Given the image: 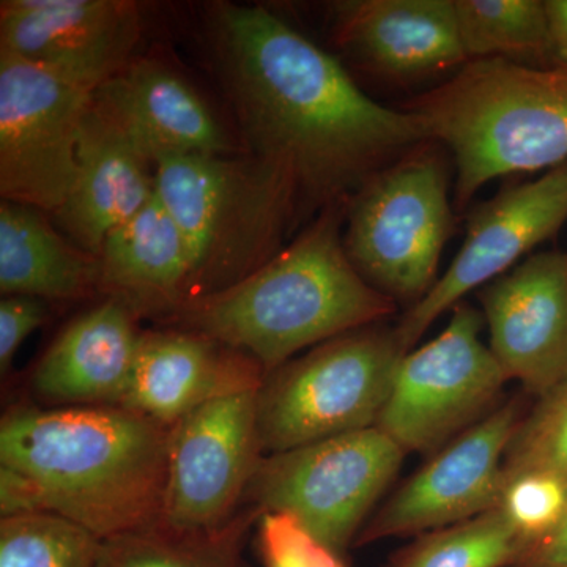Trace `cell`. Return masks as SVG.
Wrapping results in <instances>:
<instances>
[{"mask_svg": "<svg viewBox=\"0 0 567 567\" xmlns=\"http://www.w3.org/2000/svg\"><path fill=\"white\" fill-rule=\"evenodd\" d=\"M404 456L374 425L262 456L245 496L260 513L292 514L344 557Z\"/></svg>", "mask_w": 567, "mask_h": 567, "instance_id": "ba28073f", "label": "cell"}, {"mask_svg": "<svg viewBox=\"0 0 567 567\" xmlns=\"http://www.w3.org/2000/svg\"><path fill=\"white\" fill-rule=\"evenodd\" d=\"M134 316L110 298L78 317L37 365V393L63 406L121 405L142 339Z\"/></svg>", "mask_w": 567, "mask_h": 567, "instance_id": "ffe728a7", "label": "cell"}, {"mask_svg": "<svg viewBox=\"0 0 567 567\" xmlns=\"http://www.w3.org/2000/svg\"><path fill=\"white\" fill-rule=\"evenodd\" d=\"M333 13L339 41L383 74L423 76L468 62L454 0H344Z\"/></svg>", "mask_w": 567, "mask_h": 567, "instance_id": "ac0fdd59", "label": "cell"}, {"mask_svg": "<svg viewBox=\"0 0 567 567\" xmlns=\"http://www.w3.org/2000/svg\"><path fill=\"white\" fill-rule=\"evenodd\" d=\"M466 59L527 63L551 59L546 7L539 0H454Z\"/></svg>", "mask_w": 567, "mask_h": 567, "instance_id": "603a6c76", "label": "cell"}, {"mask_svg": "<svg viewBox=\"0 0 567 567\" xmlns=\"http://www.w3.org/2000/svg\"><path fill=\"white\" fill-rule=\"evenodd\" d=\"M213 32L252 155L286 171L301 203L347 207L372 175L427 142L412 114L369 99L333 55L262 7H219Z\"/></svg>", "mask_w": 567, "mask_h": 567, "instance_id": "6da1fadb", "label": "cell"}, {"mask_svg": "<svg viewBox=\"0 0 567 567\" xmlns=\"http://www.w3.org/2000/svg\"><path fill=\"white\" fill-rule=\"evenodd\" d=\"M141 35L125 0H3L0 52L96 89L133 62Z\"/></svg>", "mask_w": 567, "mask_h": 567, "instance_id": "5bb4252c", "label": "cell"}, {"mask_svg": "<svg viewBox=\"0 0 567 567\" xmlns=\"http://www.w3.org/2000/svg\"><path fill=\"white\" fill-rule=\"evenodd\" d=\"M48 513L39 486L20 470L0 465V516L2 518Z\"/></svg>", "mask_w": 567, "mask_h": 567, "instance_id": "4dcf8cb0", "label": "cell"}, {"mask_svg": "<svg viewBox=\"0 0 567 567\" xmlns=\"http://www.w3.org/2000/svg\"><path fill=\"white\" fill-rule=\"evenodd\" d=\"M514 567H567V517L554 535L524 551Z\"/></svg>", "mask_w": 567, "mask_h": 567, "instance_id": "1f68e13d", "label": "cell"}, {"mask_svg": "<svg viewBox=\"0 0 567 567\" xmlns=\"http://www.w3.org/2000/svg\"><path fill=\"white\" fill-rule=\"evenodd\" d=\"M93 89L0 52V196L55 213L78 181Z\"/></svg>", "mask_w": 567, "mask_h": 567, "instance_id": "30bf717a", "label": "cell"}, {"mask_svg": "<svg viewBox=\"0 0 567 567\" xmlns=\"http://www.w3.org/2000/svg\"><path fill=\"white\" fill-rule=\"evenodd\" d=\"M47 316L44 300L22 295H9L0 300V371L9 372L14 354L43 323Z\"/></svg>", "mask_w": 567, "mask_h": 567, "instance_id": "f546056e", "label": "cell"}, {"mask_svg": "<svg viewBox=\"0 0 567 567\" xmlns=\"http://www.w3.org/2000/svg\"><path fill=\"white\" fill-rule=\"evenodd\" d=\"M248 522L235 520L212 535L163 527L142 529L104 540L100 567H238Z\"/></svg>", "mask_w": 567, "mask_h": 567, "instance_id": "cb8c5ba5", "label": "cell"}, {"mask_svg": "<svg viewBox=\"0 0 567 567\" xmlns=\"http://www.w3.org/2000/svg\"><path fill=\"white\" fill-rule=\"evenodd\" d=\"M550 35L551 59L559 65H567V0L544 2Z\"/></svg>", "mask_w": 567, "mask_h": 567, "instance_id": "d6a6232c", "label": "cell"}, {"mask_svg": "<svg viewBox=\"0 0 567 567\" xmlns=\"http://www.w3.org/2000/svg\"><path fill=\"white\" fill-rule=\"evenodd\" d=\"M155 166L156 194L192 252L189 300L240 282L281 251L301 203L281 167L256 155L183 153H162Z\"/></svg>", "mask_w": 567, "mask_h": 567, "instance_id": "5b68a950", "label": "cell"}, {"mask_svg": "<svg viewBox=\"0 0 567 567\" xmlns=\"http://www.w3.org/2000/svg\"><path fill=\"white\" fill-rule=\"evenodd\" d=\"M259 551L264 567H347L342 555L287 513H262Z\"/></svg>", "mask_w": 567, "mask_h": 567, "instance_id": "f1b7e54d", "label": "cell"}, {"mask_svg": "<svg viewBox=\"0 0 567 567\" xmlns=\"http://www.w3.org/2000/svg\"><path fill=\"white\" fill-rule=\"evenodd\" d=\"M104 539L54 513L2 518L0 567H100Z\"/></svg>", "mask_w": 567, "mask_h": 567, "instance_id": "484cf974", "label": "cell"}, {"mask_svg": "<svg viewBox=\"0 0 567 567\" xmlns=\"http://www.w3.org/2000/svg\"><path fill=\"white\" fill-rule=\"evenodd\" d=\"M265 377L248 354L204 336L142 334L121 406L171 429L213 399L259 390Z\"/></svg>", "mask_w": 567, "mask_h": 567, "instance_id": "e0dca14e", "label": "cell"}, {"mask_svg": "<svg viewBox=\"0 0 567 567\" xmlns=\"http://www.w3.org/2000/svg\"><path fill=\"white\" fill-rule=\"evenodd\" d=\"M435 145L424 142L372 175L347 205V256L395 303L415 306L434 287L453 233L446 164Z\"/></svg>", "mask_w": 567, "mask_h": 567, "instance_id": "52a82bcc", "label": "cell"}, {"mask_svg": "<svg viewBox=\"0 0 567 567\" xmlns=\"http://www.w3.org/2000/svg\"><path fill=\"white\" fill-rule=\"evenodd\" d=\"M404 354L394 328L371 324L270 372L257 391L264 456L374 427Z\"/></svg>", "mask_w": 567, "mask_h": 567, "instance_id": "8992f818", "label": "cell"}, {"mask_svg": "<svg viewBox=\"0 0 567 567\" xmlns=\"http://www.w3.org/2000/svg\"><path fill=\"white\" fill-rule=\"evenodd\" d=\"M488 349L507 380L540 398L567 380V254L528 257L480 290Z\"/></svg>", "mask_w": 567, "mask_h": 567, "instance_id": "9a60e30c", "label": "cell"}, {"mask_svg": "<svg viewBox=\"0 0 567 567\" xmlns=\"http://www.w3.org/2000/svg\"><path fill=\"white\" fill-rule=\"evenodd\" d=\"M169 432L121 405L18 409L0 425V465L31 477L48 513L106 540L162 525Z\"/></svg>", "mask_w": 567, "mask_h": 567, "instance_id": "7a4b0ae2", "label": "cell"}, {"mask_svg": "<svg viewBox=\"0 0 567 567\" xmlns=\"http://www.w3.org/2000/svg\"><path fill=\"white\" fill-rule=\"evenodd\" d=\"M532 470L567 480V380L537 398L507 445L505 477Z\"/></svg>", "mask_w": 567, "mask_h": 567, "instance_id": "4316f807", "label": "cell"}, {"mask_svg": "<svg viewBox=\"0 0 567 567\" xmlns=\"http://www.w3.org/2000/svg\"><path fill=\"white\" fill-rule=\"evenodd\" d=\"M346 205L324 208L303 234L240 282L186 301L188 333L248 354L265 374L295 353L393 316L398 303L350 262L341 235Z\"/></svg>", "mask_w": 567, "mask_h": 567, "instance_id": "3957f363", "label": "cell"}, {"mask_svg": "<svg viewBox=\"0 0 567 567\" xmlns=\"http://www.w3.org/2000/svg\"><path fill=\"white\" fill-rule=\"evenodd\" d=\"M567 219V162L536 181L506 186L470 212L464 244L445 274L394 328L409 353L439 317L483 289L561 229Z\"/></svg>", "mask_w": 567, "mask_h": 567, "instance_id": "7c38bea8", "label": "cell"}, {"mask_svg": "<svg viewBox=\"0 0 567 567\" xmlns=\"http://www.w3.org/2000/svg\"><path fill=\"white\" fill-rule=\"evenodd\" d=\"M520 420L514 399L466 429L390 496L357 544L435 532L498 507L503 462Z\"/></svg>", "mask_w": 567, "mask_h": 567, "instance_id": "4fadbf2b", "label": "cell"}, {"mask_svg": "<svg viewBox=\"0 0 567 567\" xmlns=\"http://www.w3.org/2000/svg\"><path fill=\"white\" fill-rule=\"evenodd\" d=\"M155 194V159L93 93L78 140L76 185L52 213L55 221L78 248L96 257L107 235Z\"/></svg>", "mask_w": 567, "mask_h": 567, "instance_id": "2e32d148", "label": "cell"}, {"mask_svg": "<svg viewBox=\"0 0 567 567\" xmlns=\"http://www.w3.org/2000/svg\"><path fill=\"white\" fill-rule=\"evenodd\" d=\"M96 289V257L63 238L43 212L0 204V292L73 300Z\"/></svg>", "mask_w": 567, "mask_h": 567, "instance_id": "7402d4cb", "label": "cell"}, {"mask_svg": "<svg viewBox=\"0 0 567 567\" xmlns=\"http://www.w3.org/2000/svg\"><path fill=\"white\" fill-rule=\"evenodd\" d=\"M520 540L498 507L451 527L429 532L393 567H506L520 558Z\"/></svg>", "mask_w": 567, "mask_h": 567, "instance_id": "d4e9b609", "label": "cell"}, {"mask_svg": "<svg viewBox=\"0 0 567 567\" xmlns=\"http://www.w3.org/2000/svg\"><path fill=\"white\" fill-rule=\"evenodd\" d=\"M192 252L158 194L107 235L96 256V289L134 315H163L189 300Z\"/></svg>", "mask_w": 567, "mask_h": 567, "instance_id": "44dd1931", "label": "cell"}, {"mask_svg": "<svg viewBox=\"0 0 567 567\" xmlns=\"http://www.w3.org/2000/svg\"><path fill=\"white\" fill-rule=\"evenodd\" d=\"M445 330L395 369L377 427L404 453H432L496 409L507 377L481 341L484 316L454 306Z\"/></svg>", "mask_w": 567, "mask_h": 567, "instance_id": "9c48e42d", "label": "cell"}, {"mask_svg": "<svg viewBox=\"0 0 567 567\" xmlns=\"http://www.w3.org/2000/svg\"><path fill=\"white\" fill-rule=\"evenodd\" d=\"M100 100L151 153L230 155L223 123L181 73L158 61H133L95 91Z\"/></svg>", "mask_w": 567, "mask_h": 567, "instance_id": "d6986e66", "label": "cell"}, {"mask_svg": "<svg viewBox=\"0 0 567 567\" xmlns=\"http://www.w3.org/2000/svg\"><path fill=\"white\" fill-rule=\"evenodd\" d=\"M502 511L520 540L522 554L554 535L567 517V480L543 470L505 477Z\"/></svg>", "mask_w": 567, "mask_h": 567, "instance_id": "83f0119b", "label": "cell"}, {"mask_svg": "<svg viewBox=\"0 0 567 567\" xmlns=\"http://www.w3.org/2000/svg\"><path fill=\"white\" fill-rule=\"evenodd\" d=\"M402 110L456 163V207L505 175L567 162V65L476 59Z\"/></svg>", "mask_w": 567, "mask_h": 567, "instance_id": "277c9868", "label": "cell"}, {"mask_svg": "<svg viewBox=\"0 0 567 567\" xmlns=\"http://www.w3.org/2000/svg\"><path fill=\"white\" fill-rule=\"evenodd\" d=\"M257 391L213 399L171 427L163 527L212 535L234 524L235 506L264 456Z\"/></svg>", "mask_w": 567, "mask_h": 567, "instance_id": "8fae6325", "label": "cell"}]
</instances>
